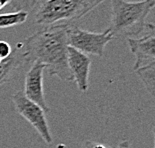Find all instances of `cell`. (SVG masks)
Here are the masks:
<instances>
[{"instance_id":"obj_11","label":"cell","mask_w":155,"mask_h":148,"mask_svg":"<svg viewBox=\"0 0 155 148\" xmlns=\"http://www.w3.org/2000/svg\"><path fill=\"white\" fill-rule=\"evenodd\" d=\"M27 17L28 13L24 11L0 14V28H8L22 24L27 20Z\"/></svg>"},{"instance_id":"obj_4","label":"cell","mask_w":155,"mask_h":148,"mask_svg":"<svg viewBox=\"0 0 155 148\" xmlns=\"http://www.w3.org/2000/svg\"><path fill=\"white\" fill-rule=\"evenodd\" d=\"M114 39L109 28L101 33L82 30L78 26L69 24L67 30L68 46L84 54H93L102 57L107 43Z\"/></svg>"},{"instance_id":"obj_17","label":"cell","mask_w":155,"mask_h":148,"mask_svg":"<svg viewBox=\"0 0 155 148\" xmlns=\"http://www.w3.org/2000/svg\"><path fill=\"white\" fill-rule=\"evenodd\" d=\"M1 62H2V59H1V58H0V63H1Z\"/></svg>"},{"instance_id":"obj_16","label":"cell","mask_w":155,"mask_h":148,"mask_svg":"<svg viewBox=\"0 0 155 148\" xmlns=\"http://www.w3.org/2000/svg\"><path fill=\"white\" fill-rule=\"evenodd\" d=\"M10 0H0V7L3 8L6 4H8Z\"/></svg>"},{"instance_id":"obj_12","label":"cell","mask_w":155,"mask_h":148,"mask_svg":"<svg viewBox=\"0 0 155 148\" xmlns=\"http://www.w3.org/2000/svg\"><path fill=\"white\" fill-rule=\"evenodd\" d=\"M37 0H10L9 3L11 4V7L14 9L16 12L24 11L27 12L33 9L35 3Z\"/></svg>"},{"instance_id":"obj_9","label":"cell","mask_w":155,"mask_h":148,"mask_svg":"<svg viewBox=\"0 0 155 148\" xmlns=\"http://www.w3.org/2000/svg\"><path fill=\"white\" fill-rule=\"evenodd\" d=\"M25 64L28 63L22 54L21 44H17L10 56L3 59L0 63V86L10 80L18 69L22 68Z\"/></svg>"},{"instance_id":"obj_19","label":"cell","mask_w":155,"mask_h":148,"mask_svg":"<svg viewBox=\"0 0 155 148\" xmlns=\"http://www.w3.org/2000/svg\"><path fill=\"white\" fill-rule=\"evenodd\" d=\"M0 9H1V7H0Z\"/></svg>"},{"instance_id":"obj_2","label":"cell","mask_w":155,"mask_h":148,"mask_svg":"<svg viewBox=\"0 0 155 148\" xmlns=\"http://www.w3.org/2000/svg\"><path fill=\"white\" fill-rule=\"evenodd\" d=\"M155 0L128 2L111 0L112 16L109 30L115 37H127L141 33L146 29L145 19L153 10Z\"/></svg>"},{"instance_id":"obj_8","label":"cell","mask_w":155,"mask_h":148,"mask_svg":"<svg viewBox=\"0 0 155 148\" xmlns=\"http://www.w3.org/2000/svg\"><path fill=\"white\" fill-rule=\"evenodd\" d=\"M67 62L73 80L77 84L78 89L82 93L88 90L89 71H90L91 59L87 54L76 50L68 46L67 48Z\"/></svg>"},{"instance_id":"obj_15","label":"cell","mask_w":155,"mask_h":148,"mask_svg":"<svg viewBox=\"0 0 155 148\" xmlns=\"http://www.w3.org/2000/svg\"><path fill=\"white\" fill-rule=\"evenodd\" d=\"M117 148H131V145H130L129 141L125 140V141H122L121 143H119V145H118Z\"/></svg>"},{"instance_id":"obj_7","label":"cell","mask_w":155,"mask_h":148,"mask_svg":"<svg viewBox=\"0 0 155 148\" xmlns=\"http://www.w3.org/2000/svg\"><path fill=\"white\" fill-rule=\"evenodd\" d=\"M45 66L39 62H34L29 68L24 79L23 93L29 100L39 105L44 112H49L50 108L46 103L43 90V71Z\"/></svg>"},{"instance_id":"obj_1","label":"cell","mask_w":155,"mask_h":148,"mask_svg":"<svg viewBox=\"0 0 155 148\" xmlns=\"http://www.w3.org/2000/svg\"><path fill=\"white\" fill-rule=\"evenodd\" d=\"M69 23L47 26L21 42V50L27 63L39 62L51 76L65 82L73 81L67 62V30Z\"/></svg>"},{"instance_id":"obj_6","label":"cell","mask_w":155,"mask_h":148,"mask_svg":"<svg viewBox=\"0 0 155 148\" xmlns=\"http://www.w3.org/2000/svg\"><path fill=\"white\" fill-rule=\"evenodd\" d=\"M147 35L141 38H127V43L135 56L134 70L155 63V27L153 23H147Z\"/></svg>"},{"instance_id":"obj_18","label":"cell","mask_w":155,"mask_h":148,"mask_svg":"<svg viewBox=\"0 0 155 148\" xmlns=\"http://www.w3.org/2000/svg\"><path fill=\"white\" fill-rule=\"evenodd\" d=\"M43 1H46V0H43Z\"/></svg>"},{"instance_id":"obj_5","label":"cell","mask_w":155,"mask_h":148,"mask_svg":"<svg viewBox=\"0 0 155 148\" xmlns=\"http://www.w3.org/2000/svg\"><path fill=\"white\" fill-rule=\"evenodd\" d=\"M11 100L16 111L33 126L42 139L47 144L52 143V135L46 120L45 112L39 105L32 102L25 96L23 91H17L12 95Z\"/></svg>"},{"instance_id":"obj_14","label":"cell","mask_w":155,"mask_h":148,"mask_svg":"<svg viewBox=\"0 0 155 148\" xmlns=\"http://www.w3.org/2000/svg\"><path fill=\"white\" fill-rule=\"evenodd\" d=\"M82 148H106V147H104L102 145H98V144L91 142V141H86V142H84Z\"/></svg>"},{"instance_id":"obj_10","label":"cell","mask_w":155,"mask_h":148,"mask_svg":"<svg viewBox=\"0 0 155 148\" xmlns=\"http://www.w3.org/2000/svg\"><path fill=\"white\" fill-rule=\"evenodd\" d=\"M138 77L143 82L145 88L151 96L154 97L155 93V63L141 67L135 70Z\"/></svg>"},{"instance_id":"obj_3","label":"cell","mask_w":155,"mask_h":148,"mask_svg":"<svg viewBox=\"0 0 155 148\" xmlns=\"http://www.w3.org/2000/svg\"><path fill=\"white\" fill-rule=\"evenodd\" d=\"M104 0H46L39 6L34 21L40 25H54L58 22L78 20Z\"/></svg>"},{"instance_id":"obj_13","label":"cell","mask_w":155,"mask_h":148,"mask_svg":"<svg viewBox=\"0 0 155 148\" xmlns=\"http://www.w3.org/2000/svg\"><path fill=\"white\" fill-rule=\"evenodd\" d=\"M12 52V48L11 46L9 45L8 42L6 41H0V58L2 59H6L7 57L10 56Z\"/></svg>"}]
</instances>
